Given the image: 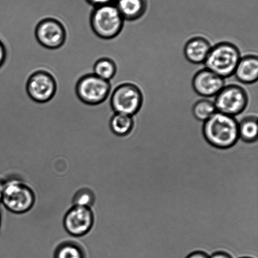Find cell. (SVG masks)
I'll return each mask as SVG.
<instances>
[{
  "label": "cell",
  "mask_w": 258,
  "mask_h": 258,
  "mask_svg": "<svg viewBox=\"0 0 258 258\" xmlns=\"http://www.w3.org/2000/svg\"><path fill=\"white\" fill-rule=\"evenodd\" d=\"M90 24L93 32L103 39L118 36L124 27L125 20L115 4L93 7Z\"/></svg>",
  "instance_id": "2"
},
{
  "label": "cell",
  "mask_w": 258,
  "mask_h": 258,
  "mask_svg": "<svg viewBox=\"0 0 258 258\" xmlns=\"http://www.w3.org/2000/svg\"><path fill=\"white\" fill-rule=\"evenodd\" d=\"M240 258H252V257H240Z\"/></svg>",
  "instance_id": "27"
},
{
  "label": "cell",
  "mask_w": 258,
  "mask_h": 258,
  "mask_svg": "<svg viewBox=\"0 0 258 258\" xmlns=\"http://www.w3.org/2000/svg\"><path fill=\"white\" fill-rule=\"evenodd\" d=\"M111 82L113 87L110 93L111 108L115 113L124 114L131 116L140 111L143 104V94L140 88L129 82Z\"/></svg>",
  "instance_id": "3"
},
{
  "label": "cell",
  "mask_w": 258,
  "mask_h": 258,
  "mask_svg": "<svg viewBox=\"0 0 258 258\" xmlns=\"http://www.w3.org/2000/svg\"><path fill=\"white\" fill-rule=\"evenodd\" d=\"M211 47V43L206 38L192 37L184 45V57L193 64H202L206 62Z\"/></svg>",
  "instance_id": "12"
},
{
  "label": "cell",
  "mask_w": 258,
  "mask_h": 258,
  "mask_svg": "<svg viewBox=\"0 0 258 258\" xmlns=\"http://www.w3.org/2000/svg\"><path fill=\"white\" fill-rule=\"evenodd\" d=\"M224 86V78L206 68L197 72L192 79L195 92L202 97H214Z\"/></svg>",
  "instance_id": "11"
},
{
  "label": "cell",
  "mask_w": 258,
  "mask_h": 258,
  "mask_svg": "<svg viewBox=\"0 0 258 258\" xmlns=\"http://www.w3.org/2000/svg\"><path fill=\"white\" fill-rule=\"evenodd\" d=\"M7 57L6 48H5L4 43L0 40V68L4 65Z\"/></svg>",
  "instance_id": "22"
},
{
  "label": "cell",
  "mask_w": 258,
  "mask_h": 258,
  "mask_svg": "<svg viewBox=\"0 0 258 258\" xmlns=\"http://www.w3.org/2000/svg\"><path fill=\"white\" fill-rule=\"evenodd\" d=\"M117 72V65L114 61L110 58H100L93 65V74L108 82L115 77Z\"/></svg>",
  "instance_id": "17"
},
{
  "label": "cell",
  "mask_w": 258,
  "mask_h": 258,
  "mask_svg": "<svg viewBox=\"0 0 258 258\" xmlns=\"http://www.w3.org/2000/svg\"><path fill=\"white\" fill-rule=\"evenodd\" d=\"M35 203L33 189L21 179L11 178L5 180L2 204L8 211L15 214L29 212Z\"/></svg>",
  "instance_id": "4"
},
{
  "label": "cell",
  "mask_w": 258,
  "mask_h": 258,
  "mask_svg": "<svg viewBox=\"0 0 258 258\" xmlns=\"http://www.w3.org/2000/svg\"><path fill=\"white\" fill-rule=\"evenodd\" d=\"M2 226V214L1 212H0V228H1Z\"/></svg>",
  "instance_id": "26"
},
{
  "label": "cell",
  "mask_w": 258,
  "mask_h": 258,
  "mask_svg": "<svg viewBox=\"0 0 258 258\" xmlns=\"http://www.w3.org/2000/svg\"><path fill=\"white\" fill-rule=\"evenodd\" d=\"M241 57L236 45L229 42H221L211 47L204 64L207 69L226 78L234 75Z\"/></svg>",
  "instance_id": "5"
},
{
  "label": "cell",
  "mask_w": 258,
  "mask_h": 258,
  "mask_svg": "<svg viewBox=\"0 0 258 258\" xmlns=\"http://www.w3.org/2000/svg\"><path fill=\"white\" fill-rule=\"evenodd\" d=\"M35 35L38 42L49 49L62 46L67 36L61 23L52 17L45 18L38 23Z\"/></svg>",
  "instance_id": "10"
},
{
  "label": "cell",
  "mask_w": 258,
  "mask_h": 258,
  "mask_svg": "<svg viewBox=\"0 0 258 258\" xmlns=\"http://www.w3.org/2000/svg\"><path fill=\"white\" fill-rule=\"evenodd\" d=\"M239 138L244 142L252 143L257 141L258 125L256 116H247L238 122Z\"/></svg>",
  "instance_id": "16"
},
{
  "label": "cell",
  "mask_w": 258,
  "mask_h": 258,
  "mask_svg": "<svg viewBox=\"0 0 258 258\" xmlns=\"http://www.w3.org/2000/svg\"><path fill=\"white\" fill-rule=\"evenodd\" d=\"M96 196L92 189L88 188H81L76 192L73 198V206L88 207L92 209L94 205Z\"/></svg>",
  "instance_id": "20"
},
{
  "label": "cell",
  "mask_w": 258,
  "mask_h": 258,
  "mask_svg": "<svg viewBox=\"0 0 258 258\" xmlns=\"http://www.w3.org/2000/svg\"><path fill=\"white\" fill-rule=\"evenodd\" d=\"M217 112L213 101L201 99L197 101L192 108V113L196 120L205 122Z\"/></svg>",
  "instance_id": "19"
},
{
  "label": "cell",
  "mask_w": 258,
  "mask_h": 258,
  "mask_svg": "<svg viewBox=\"0 0 258 258\" xmlns=\"http://www.w3.org/2000/svg\"><path fill=\"white\" fill-rule=\"evenodd\" d=\"M214 102L217 112L235 117L246 110L248 95L241 86L225 85L217 93Z\"/></svg>",
  "instance_id": "7"
},
{
  "label": "cell",
  "mask_w": 258,
  "mask_h": 258,
  "mask_svg": "<svg viewBox=\"0 0 258 258\" xmlns=\"http://www.w3.org/2000/svg\"><path fill=\"white\" fill-rule=\"evenodd\" d=\"M134 125L135 122L133 116L121 113L113 114L109 122L111 132L120 138L130 135Z\"/></svg>",
  "instance_id": "15"
},
{
  "label": "cell",
  "mask_w": 258,
  "mask_h": 258,
  "mask_svg": "<svg viewBox=\"0 0 258 258\" xmlns=\"http://www.w3.org/2000/svg\"><path fill=\"white\" fill-rule=\"evenodd\" d=\"M204 137L214 147L226 150L239 140L238 122L233 116L217 112L204 123Z\"/></svg>",
  "instance_id": "1"
},
{
  "label": "cell",
  "mask_w": 258,
  "mask_h": 258,
  "mask_svg": "<svg viewBox=\"0 0 258 258\" xmlns=\"http://www.w3.org/2000/svg\"><path fill=\"white\" fill-rule=\"evenodd\" d=\"M115 5L125 22L140 19L147 9L146 0H117Z\"/></svg>",
  "instance_id": "14"
},
{
  "label": "cell",
  "mask_w": 258,
  "mask_h": 258,
  "mask_svg": "<svg viewBox=\"0 0 258 258\" xmlns=\"http://www.w3.org/2000/svg\"><path fill=\"white\" fill-rule=\"evenodd\" d=\"M54 258H86L84 249L77 242L66 241L56 247Z\"/></svg>",
  "instance_id": "18"
},
{
  "label": "cell",
  "mask_w": 258,
  "mask_h": 258,
  "mask_svg": "<svg viewBox=\"0 0 258 258\" xmlns=\"http://www.w3.org/2000/svg\"><path fill=\"white\" fill-rule=\"evenodd\" d=\"M234 75L239 82L244 84H252L258 78V58L249 55L241 57L235 69Z\"/></svg>",
  "instance_id": "13"
},
{
  "label": "cell",
  "mask_w": 258,
  "mask_h": 258,
  "mask_svg": "<svg viewBox=\"0 0 258 258\" xmlns=\"http://www.w3.org/2000/svg\"><path fill=\"white\" fill-rule=\"evenodd\" d=\"M95 222L92 209L73 206L66 214L63 226L66 231L73 237H82L89 233Z\"/></svg>",
  "instance_id": "8"
},
{
  "label": "cell",
  "mask_w": 258,
  "mask_h": 258,
  "mask_svg": "<svg viewBox=\"0 0 258 258\" xmlns=\"http://www.w3.org/2000/svg\"><path fill=\"white\" fill-rule=\"evenodd\" d=\"M209 258H233L227 252L224 251H217L212 254Z\"/></svg>",
  "instance_id": "24"
},
{
  "label": "cell",
  "mask_w": 258,
  "mask_h": 258,
  "mask_svg": "<svg viewBox=\"0 0 258 258\" xmlns=\"http://www.w3.org/2000/svg\"><path fill=\"white\" fill-rule=\"evenodd\" d=\"M5 189V180L0 178V204L2 203Z\"/></svg>",
  "instance_id": "25"
},
{
  "label": "cell",
  "mask_w": 258,
  "mask_h": 258,
  "mask_svg": "<svg viewBox=\"0 0 258 258\" xmlns=\"http://www.w3.org/2000/svg\"><path fill=\"white\" fill-rule=\"evenodd\" d=\"M87 4L93 7L102 6V5L115 4L117 0H84Z\"/></svg>",
  "instance_id": "21"
},
{
  "label": "cell",
  "mask_w": 258,
  "mask_h": 258,
  "mask_svg": "<svg viewBox=\"0 0 258 258\" xmlns=\"http://www.w3.org/2000/svg\"><path fill=\"white\" fill-rule=\"evenodd\" d=\"M112 83L102 79L93 73L83 76L76 87L78 97L89 105H97L107 99L112 90Z\"/></svg>",
  "instance_id": "6"
},
{
  "label": "cell",
  "mask_w": 258,
  "mask_h": 258,
  "mask_svg": "<svg viewBox=\"0 0 258 258\" xmlns=\"http://www.w3.org/2000/svg\"><path fill=\"white\" fill-rule=\"evenodd\" d=\"M186 258H209L206 252L202 251H197L191 252Z\"/></svg>",
  "instance_id": "23"
},
{
  "label": "cell",
  "mask_w": 258,
  "mask_h": 258,
  "mask_svg": "<svg viewBox=\"0 0 258 258\" xmlns=\"http://www.w3.org/2000/svg\"><path fill=\"white\" fill-rule=\"evenodd\" d=\"M26 89L32 100L39 103L49 101L56 91V83L51 74L45 70L33 73L27 80Z\"/></svg>",
  "instance_id": "9"
}]
</instances>
